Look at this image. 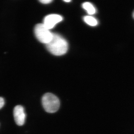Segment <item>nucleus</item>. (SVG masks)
Returning <instances> with one entry per match:
<instances>
[{
  "label": "nucleus",
  "instance_id": "nucleus-9",
  "mask_svg": "<svg viewBox=\"0 0 134 134\" xmlns=\"http://www.w3.org/2000/svg\"><path fill=\"white\" fill-rule=\"evenodd\" d=\"M52 1H53L52 0H41V1H40V2L43 4H48Z\"/></svg>",
  "mask_w": 134,
  "mask_h": 134
},
{
  "label": "nucleus",
  "instance_id": "nucleus-3",
  "mask_svg": "<svg viewBox=\"0 0 134 134\" xmlns=\"http://www.w3.org/2000/svg\"><path fill=\"white\" fill-rule=\"evenodd\" d=\"M34 31L36 37L41 43L47 44L52 38L53 34L43 24L36 25Z\"/></svg>",
  "mask_w": 134,
  "mask_h": 134
},
{
  "label": "nucleus",
  "instance_id": "nucleus-7",
  "mask_svg": "<svg viewBox=\"0 0 134 134\" xmlns=\"http://www.w3.org/2000/svg\"><path fill=\"white\" fill-rule=\"evenodd\" d=\"M84 21L87 24L91 26H96L98 24L97 19L93 17L90 16H86L83 18Z\"/></svg>",
  "mask_w": 134,
  "mask_h": 134
},
{
  "label": "nucleus",
  "instance_id": "nucleus-1",
  "mask_svg": "<svg viewBox=\"0 0 134 134\" xmlns=\"http://www.w3.org/2000/svg\"><path fill=\"white\" fill-rule=\"evenodd\" d=\"M47 50L55 55H61L66 53L68 50V43L61 36L53 34L51 41L46 44Z\"/></svg>",
  "mask_w": 134,
  "mask_h": 134
},
{
  "label": "nucleus",
  "instance_id": "nucleus-11",
  "mask_svg": "<svg viewBox=\"0 0 134 134\" xmlns=\"http://www.w3.org/2000/svg\"><path fill=\"white\" fill-rule=\"evenodd\" d=\"M133 17H134V14H133Z\"/></svg>",
  "mask_w": 134,
  "mask_h": 134
},
{
  "label": "nucleus",
  "instance_id": "nucleus-5",
  "mask_svg": "<svg viewBox=\"0 0 134 134\" xmlns=\"http://www.w3.org/2000/svg\"><path fill=\"white\" fill-rule=\"evenodd\" d=\"M62 17L58 14H51L47 16L44 19L43 24L48 30L53 28L55 25L61 21Z\"/></svg>",
  "mask_w": 134,
  "mask_h": 134
},
{
  "label": "nucleus",
  "instance_id": "nucleus-2",
  "mask_svg": "<svg viewBox=\"0 0 134 134\" xmlns=\"http://www.w3.org/2000/svg\"><path fill=\"white\" fill-rule=\"evenodd\" d=\"M42 103L44 109L48 113H55L59 108V100L53 93H47L45 94L42 97Z\"/></svg>",
  "mask_w": 134,
  "mask_h": 134
},
{
  "label": "nucleus",
  "instance_id": "nucleus-6",
  "mask_svg": "<svg viewBox=\"0 0 134 134\" xmlns=\"http://www.w3.org/2000/svg\"><path fill=\"white\" fill-rule=\"evenodd\" d=\"M82 7L83 8L86 10L89 15H93L96 13V9L91 3H84L83 4Z\"/></svg>",
  "mask_w": 134,
  "mask_h": 134
},
{
  "label": "nucleus",
  "instance_id": "nucleus-8",
  "mask_svg": "<svg viewBox=\"0 0 134 134\" xmlns=\"http://www.w3.org/2000/svg\"><path fill=\"white\" fill-rule=\"evenodd\" d=\"M5 104V100L2 97H0V109L3 107Z\"/></svg>",
  "mask_w": 134,
  "mask_h": 134
},
{
  "label": "nucleus",
  "instance_id": "nucleus-4",
  "mask_svg": "<svg viewBox=\"0 0 134 134\" xmlns=\"http://www.w3.org/2000/svg\"><path fill=\"white\" fill-rule=\"evenodd\" d=\"M14 116L17 125L21 126L24 124L26 114L24 108L22 106L18 105L15 107L14 110Z\"/></svg>",
  "mask_w": 134,
  "mask_h": 134
},
{
  "label": "nucleus",
  "instance_id": "nucleus-10",
  "mask_svg": "<svg viewBox=\"0 0 134 134\" xmlns=\"http://www.w3.org/2000/svg\"><path fill=\"white\" fill-rule=\"evenodd\" d=\"M64 1L65 2H71V1H69V0H68V1H67V0H65V1Z\"/></svg>",
  "mask_w": 134,
  "mask_h": 134
}]
</instances>
